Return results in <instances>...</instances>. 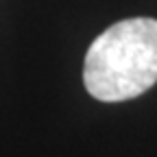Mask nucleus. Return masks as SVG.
Instances as JSON below:
<instances>
[{
	"instance_id": "nucleus-1",
	"label": "nucleus",
	"mask_w": 157,
	"mask_h": 157,
	"mask_svg": "<svg viewBox=\"0 0 157 157\" xmlns=\"http://www.w3.org/2000/svg\"><path fill=\"white\" fill-rule=\"evenodd\" d=\"M83 81L103 103H120L157 83V20L129 17L98 35L85 55Z\"/></svg>"
}]
</instances>
